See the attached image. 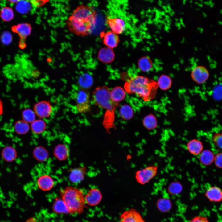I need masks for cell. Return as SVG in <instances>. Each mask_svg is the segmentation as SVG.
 <instances>
[{
  "instance_id": "cell-19",
  "label": "cell",
  "mask_w": 222,
  "mask_h": 222,
  "mask_svg": "<svg viewBox=\"0 0 222 222\" xmlns=\"http://www.w3.org/2000/svg\"><path fill=\"white\" fill-rule=\"evenodd\" d=\"M215 156L213 153L208 150L202 151L199 156L200 162L203 165L208 166L213 162Z\"/></svg>"
},
{
  "instance_id": "cell-29",
  "label": "cell",
  "mask_w": 222,
  "mask_h": 222,
  "mask_svg": "<svg viewBox=\"0 0 222 222\" xmlns=\"http://www.w3.org/2000/svg\"><path fill=\"white\" fill-rule=\"evenodd\" d=\"M79 84L82 88L84 89L89 88L92 85L93 80L92 76L88 74L82 76L79 78Z\"/></svg>"
},
{
  "instance_id": "cell-2",
  "label": "cell",
  "mask_w": 222,
  "mask_h": 222,
  "mask_svg": "<svg viewBox=\"0 0 222 222\" xmlns=\"http://www.w3.org/2000/svg\"><path fill=\"white\" fill-rule=\"evenodd\" d=\"M92 100L94 104L106 109L103 123L106 131L109 132L115 125V111L119 106L118 102L112 100L110 90L105 86L95 89L92 94Z\"/></svg>"
},
{
  "instance_id": "cell-11",
  "label": "cell",
  "mask_w": 222,
  "mask_h": 222,
  "mask_svg": "<svg viewBox=\"0 0 222 222\" xmlns=\"http://www.w3.org/2000/svg\"><path fill=\"white\" fill-rule=\"evenodd\" d=\"M102 195L97 189L93 188L90 189L85 196L86 203L91 206L97 205L101 201Z\"/></svg>"
},
{
  "instance_id": "cell-38",
  "label": "cell",
  "mask_w": 222,
  "mask_h": 222,
  "mask_svg": "<svg viewBox=\"0 0 222 222\" xmlns=\"http://www.w3.org/2000/svg\"><path fill=\"white\" fill-rule=\"evenodd\" d=\"M212 140L214 144L218 148L222 149V133L215 134L213 136Z\"/></svg>"
},
{
  "instance_id": "cell-21",
  "label": "cell",
  "mask_w": 222,
  "mask_h": 222,
  "mask_svg": "<svg viewBox=\"0 0 222 222\" xmlns=\"http://www.w3.org/2000/svg\"><path fill=\"white\" fill-rule=\"evenodd\" d=\"M158 87L163 91L169 89L171 86L172 81L168 76L163 74L158 78L157 82Z\"/></svg>"
},
{
  "instance_id": "cell-17",
  "label": "cell",
  "mask_w": 222,
  "mask_h": 222,
  "mask_svg": "<svg viewBox=\"0 0 222 222\" xmlns=\"http://www.w3.org/2000/svg\"><path fill=\"white\" fill-rule=\"evenodd\" d=\"M98 56L101 61L110 63L114 60L115 55L112 48L107 47L102 48L99 50Z\"/></svg>"
},
{
  "instance_id": "cell-37",
  "label": "cell",
  "mask_w": 222,
  "mask_h": 222,
  "mask_svg": "<svg viewBox=\"0 0 222 222\" xmlns=\"http://www.w3.org/2000/svg\"><path fill=\"white\" fill-rule=\"evenodd\" d=\"M0 39L3 44L8 45L10 44L12 41V35L9 32L5 31L1 34Z\"/></svg>"
},
{
  "instance_id": "cell-31",
  "label": "cell",
  "mask_w": 222,
  "mask_h": 222,
  "mask_svg": "<svg viewBox=\"0 0 222 222\" xmlns=\"http://www.w3.org/2000/svg\"><path fill=\"white\" fill-rule=\"evenodd\" d=\"M31 3L26 0H21L17 3L15 7L16 10L22 14L28 12L31 9Z\"/></svg>"
},
{
  "instance_id": "cell-4",
  "label": "cell",
  "mask_w": 222,
  "mask_h": 222,
  "mask_svg": "<svg viewBox=\"0 0 222 222\" xmlns=\"http://www.w3.org/2000/svg\"><path fill=\"white\" fill-rule=\"evenodd\" d=\"M61 198L68 208L70 214L82 213L86 207L83 191L77 187L68 186L60 191Z\"/></svg>"
},
{
  "instance_id": "cell-12",
  "label": "cell",
  "mask_w": 222,
  "mask_h": 222,
  "mask_svg": "<svg viewBox=\"0 0 222 222\" xmlns=\"http://www.w3.org/2000/svg\"><path fill=\"white\" fill-rule=\"evenodd\" d=\"M120 222H145L140 214L132 209L124 212L120 216Z\"/></svg>"
},
{
  "instance_id": "cell-5",
  "label": "cell",
  "mask_w": 222,
  "mask_h": 222,
  "mask_svg": "<svg viewBox=\"0 0 222 222\" xmlns=\"http://www.w3.org/2000/svg\"><path fill=\"white\" fill-rule=\"evenodd\" d=\"M158 171L157 166L153 165L148 166L136 171V180L140 184H146L157 175Z\"/></svg>"
},
{
  "instance_id": "cell-33",
  "label": "cell",
  "mask_w": 222,
  "mask_h": 222,
  "mask_svg": "<svg viewBox=\"0 0 222 222\" xmlns=\"http://www.w3.org/2000/svg\"><path fill=\"white\" fill-rule=\"evenodd\" d=\"M0 17L5 22H9L12 20L14 17L13 10L10 7H5L2 8L0 13Z\"/></svg>"
},
{
  "instance_id": "cell-8",
  "label": "cell",
  "mask_w": 222,
  "mask_h": 222,
  "mask_svg": "<svg viewBox=\"0 0 222 222\" xmlns=\"http://www.w3.org/2000/svg\"><path fill=\"white\" fill-rule=\"evenodd\" d=\"M191 76L194 81L198 84H201L207 80L209 74L205 67L202 66H197L192 69Z\"/></svg>"
},
{
  "instance_id": "cell-14",
  "label": "cell",
  "mask_w": 222,
  "mask_h": 222,
  "mask_svg": "<svg viewBox=\"0 0 222 222\" xmlns=\"http://www.w3.org/2000/svg\"><path fill=\"white\" fill-rule=\"evenodd\" d=\"M119 42L118 36L112 31L107 32L103 35V43L107 47L112 48L116 47Z\"/></svg>"
},
{
  "instance_id": "cell-20",
  "label": "cell",
  "mask_w": 222,
  "mask_h": 222,
  "mask_svg": "<svg viewBox=\"0 0 222 222\" xmlns=\"http://www.w3.org/2000/svg\"><path fill=\"white\" fill-rule=\"evenodd\" d=\"M144 126L148 130H152L157 127L158 121L156 117L152 113L146 115L143 120Z\"/></svg>"
},
{
  "instance_id": "cell-27",
  "label": "cell",
  "mask_w": 222,
  "mask_h": 222,
  "mask_svg": "<svg viewBox=\"0 0 222 222\" xmlns=\"http://www.w3.org/2000/svg\"><path fill=\"white\" fill-rule=\"evenodd\" d=\"M183 186L179 182L175 181L171 182L168 185L167 191L171 195H178L181 193L183 190Z\"/></svg>"
},
{
  "instance_id": "cell-41",
  "label": "cell",
  "mask_w": 222,
  "mask_h": 222,
  "mask_svg": "<svg viewBox=\"0 0 222 222\" xmlns=\"http://www.w3.org/2000/svg\"><path fill=\"white\" fill-rule=\"evenodd\" d=\"M189 222H209L208 219L204 217L197 216L194 218Z\"/></svg>"
},
{
  "instance_id": "cell-35",
  "label": "cell",
  "mask_w": 222,
  "mask_h": 222,
  "mask_svg": "<svg viewBox=\"0 0 222 222\" xmlns=\"http://www.w3.org/2000/svg\"><path fill=\"white\" fill-rule=\"evenodd\" d=\"M35 157L39 161L45 160L47 156V151L43 148L38 147L35 148L34 152Z\"/></svg>"
},
{
  "instance_id": "cell-1",
  "label": "cell",
  "mask_w": 222,
  "mask_h": 222,
  "mask_svg": "<svg viewBox=\"0 0 222 222\" xmlns=\"http://www.w3.org/2000/svg\"><path fill=\"white\" fill-rule=\"evenodd\" d=\"M97 13L91 6L81 5L73 12L66 21L69 31L79 36L90 34L95 24Z\"/></svg>"
},
{
  "instance_id": "cell-28",
  "label": "cell",
  "mask_w": 222,
  "mask_h": 222,
  "mask_svg": "<svg viewBox=\"0 0 222 222\" xmlns=\"http://www.w3.org/2000/svg\"><path fill=\"white\" fill-rule=\"evenodd\" d=\"M119 114L124 119L129 120L132 118L134 114L132 108L128 105H124L121 108Z\"/></svg>"
},
{
  "instance_id": "cell-3",
  "label": "cell",
  "mask_w": 222,
  "mask_h": 222,
  "mask_svg": "<svg viewBox=\"0 0 222 222\" xmlns=\"http://www.w3.org/2000/svg\"><path fill=\"white\" fill-rule=\"evenodd\" d=\"M124 87L127 93L135 94L146 102L154 98L158 88L156 82L140 76L131 78L125 83Z\"/></svg>"
},
{
  "instance_id": "cell-43",
  "label": "cell",
  "mask_w": 222,
  "mask_h": 222,
  "mask_svg": "<svg viewBox=\"0 0 222 222\" xmlns=\"http://www.w3.org/2000/svg\"><path fill=\"white\" fill-rule=\"evenodd\" d=\"M3 104L2 101L0 100V115H1L3 113Z\"/></svg>"
},
{
  "instance_id": "cell-40",
  "label": "cell",
  "mask_w": 222,
  "mask_h": 222,
  "mask_svg": "<svg viewBox=\"0 0 222 222\" xmlns=\"http://www.w3.org/2000/svg\"><path fill=\"white\" fill-rule=\"evenodd\" d=\"M215 163L219 168H222V153L218 154L215 157Z\"/></svg>"
},
{
  "instance_id": "cell-39",
  "label": "cell",
  "mask_w": 222,
  "mask_h": 222,
  "mask_svg": "<svg viewBox=\"0 0 222 222\" xmlns=\"http://www.w3.org/2000/svg\"><path fill=\"white\" fill-rule=\"evenodd\" d=\"M35 7H40L48 2L49 0H26Z\"/></svg>"
},
{
  "instance_id": "cell-30",
  "label": "cell",
  "mask_w": 222,
  "mask_h": 222,
  "mask_svg": "<svg viewBox=\"0 0 222 222\" xmlns=\"http://www.w3.org/2000/svg\"><path fill=\"white\" fill-rule=\"evenodd\" d=\"M2 156L5 160L11 161L15 158L16 153L14 148L10 146H7L3 149Z\"/></svg>"
},
{
  "instance_id": "cell-13",
  "label": "cell",
  "mask_w": 222,
  "mask_h": 222,
  "mask_svg": "<svg viewBox=\"0 0 222 222\" xmlns=\"http://www.w3.org/2000/svg\"><path fill=\"white\" fill-rule=\"evenodd\" d=\"M38 187L43 191H48L54 186V181L52 178L47 175H43L39 176L37 180Z\"/></svg>"
},
{
  "instance_id": "cell-32",
  "label": "cell",
  "mask_w": 222,
  "mask_h": 222,
  "mask_svg": "<svg viewBox=\"0 0 222 222\" xmlns=\"http://www.w3.org/2000/svg\"><path fill=\"white\" fill-rule=\"evenodd\" d=\"M29 127L28 123L24 120L18 121L14 125L15 132L19 134H23L29 131Z\"/></svg>"
},
{
  "instance_id": "cell-36",
  "label": "cell",
  "mask_w": 222,
  "mask_h": 222,
  "mask_svg": "<svg viewBox=\"0 0 222 222\" xmlns=\"http://www.w3.org/2000/svg\"><path fill=\"white\" fill-rule=\"evenodd\" d=\"M22 115L23 120L27 123L32 122L35 121V114L30 109H27L24 110L22 113Z\"/></svg>"
},
{
  "instance_id": "cell-34",
  "label": "cell",
  "mask_w": 222,
  "mask_h": 222,
  "mask_svg": "<svg viewBox=\"0 0 222 222\" xmlns=\"http://www.w3.org/2000/svg\"><path fill=\"white\" fill-rule=\"evenodd\" d=\"M46 127L44 121L41 120L34 121L32 122L31 125L32 131L36 134L42 133L46 128Z\"/></svg>"
},
{
  "instance_id": "cell-44",
  "label": "cell",
  "mask_w": 222,
  "mask_h": 222,
  "mask_svg": "<svg viewBox=\"0 0 222 222\" xmlns=\"http://www.w3.org/2000/svg\"><path fill=\"white\" fill-rule=\"evenodd\" d=\"M9 2L12 3H17L21 0H7Z\"/></svg>"
},
{
  "instance_id": "cell-15",
  "label": "cell",
  "mask_w": 222,
  "mask_h": 222,
  "mask_svg": "<svg viewBox=\"0 0 222 222\" xmlns=\"http://www.w3.org/2000/svg\"><path fill=\"white\" fill-rule=\"evenodd\" d=\"M205 195L210 201L220 202L222 200V191L217 187H209L206 190Z\"/></svg>"
},
{
  "instance_id": "cell-23",
  "label": "cell",
  "mask_w": 222,
  "mask_h": 222,
  "mask_svg": "<svg viewBox=\"0 0 222 222\" xmlns=\"http://www.w3.org/2000/svg\"><path fill=\"white\" fill-rule=\"evenodd\" d=\"M54 155L60 160H65L69 155V150L67 146L64 144L57 145L54 149Z\"/></svg>"
},
{
  "instance_id": "cell-7",
  "label": "cell",
  "mask_w": 222,
  "mask_h": 222,
  "mask_svg": "<svg viewBox=\"0 0 222 222\" xmlns=\"http://www.w3.org/2000/svg\"><path fill=\"white\" fill-rule=\"evenodd\" d=\"M74 98L76 103V108L80 113H85L90 109V97L88 92L83 90L76 91Z\"/></svg>"
},
{
  "instance_id": "cell-10",
  "label": "cell",
  "mask_w": 222,
  "mask_h": 222,
  "mask_svg": "<svg viewBox=\"0 0 222 222\" xmlns=\"http://www.w3.org/2000/svg\"><path fill=\"white\" fill-rule=\"evenodd\" d=\"M34 109L36 114L40 118H45L52 113V108L50 104L46 101H42L36 104Z\"/></svg>"
},
{
  "instance_id": "cell-24",
  "label": "cell",
  "mask_w": 222,
  "mask_h": 222,
  "mask_svg": "<svg viewBox=\"0 0 222 222\" xmlns=\"http://www.w3.org/2000/svg\"><path fill=\"white\" fill-rule=\"evenodd\" d=\"M110 94L112 100L116 102L121 101L125 96V92L123 88L118 86L114 88L111 90Z\"/></svg>"
},
{
  "instance_id": "cell-22",
  "label": "cell",
  "mask_w": 222,
  "mask_h": 222,
  "mask_svg": "<svg viewBox=\"0 0 222 222\" xmlns=\"http://www.w3.org/2000/svg\"><path fill=\"white\" fill-rule=\"evenodd\" d=\"M52 209L54 212L57 213H70L68 208L61 198L56 199L53 204Z\"/></svg>"
},
{
  "instance_id": "cell-42",
  "label": "cell",
  "mask_w": 222,
  "mask_h": 222,
  "mask_svg": "<svg viewBox=\"0 0 222 222\" xmlns=\"http://www.w3.org/2000/svg\"><path fill=\"white\" fill-rule=\"evenodd\" d=\"M25 222H36V220L35 218L31 217L28 219Z\"/></svg>"
},
{
  "instance_id": "cell-26",
  "label": "cell",
  "mask_w": 222,
  "mask_h": 222,
  "mask_svg": "<svg viewBox=\"0 0 222 222\" xmlns=\"http://www.w3.org/2000/svg\"><path fill=\"white\" fill-rule=\"evenodd\" d=\"M157 205L158 209L162 212H167L172 208L171 200L166 198H162L157 201Z\"/></svg>"
},
{
  "instance_id": "cell-18",
  "label": "cell",
  "mask_w": 222,
  "mask_h": 222,
  "mask_svg": "<svg viewBox=\"0 0 222 222\" xmlns=\"http://www.w3.org/2000/svg\"><path fill=\"white\" fill-rule=\"evenodd\" d=\"M86 172V169L84 167L74 169L70 172L69 179L74 183H79L83 180Z\"/></svg>"
},
{
  "instance_id": "cell-16",
  "label": "cell",
  "mask_w": 222,
  "mask_h": 222,
  "mask_svg": "<svg viewBox=\"0 0 222 222\" xmlns=\"http://www.w3.org/2000/svg\"><path fill=\"white\" fill-rule=\"evenodd\" d=\"M186 146L189 153L194 156L199 154L202 152L203 148V145L201 142L195 139L190 140L187 143Z\"/></svg>"
},
{
  "instance_id": "cell-9",
  "label": "cell",
  "mask_w": 222,
  "mask_h": 222,
  "mask_svg": "<svg viewBox=\"0 0 222 222\" xmlns=\"http://www.w3.org/2000/svg\"><path fill=\"white\" fill-rule=\"evenodd\" d=\"M106 23L112 31L117 34L122 33L125 30V22L119 18L107 17Z\"/></svg>"
},
{
  "instance_id": "cell-6",
  "label": "cell",
  "mask_w": 222,
  "mask_h": 222,
  "mask_svg": "<svg viewBox=\"0 0 222 222\" xmlns=\"http://www.w3.org/2000/svg\"><path fill=\"white\" fill-rule=\"evenodd\" d=\"M11 29L12 31L17 34L20 38L19 47L22 49H24L26 47V39L31 32V24L27 23H21L13 26Z\"/></svg>"
},
{
  "instance_id": "cell-25",
  "label": "cell",
  "mask_w": 222,
  "mask_h": 222,
  "mask_svg": "<svg viewBox=\"0 0 222 222\" xmlns=\"http://www.w3.org/2000/svg\"><path fill=\"white\" fill-rule=\"evenodd\" d=\"M138 66L142 71L147 72L152 68L153 63L150 59L148 57L144 56L138 60Z\"/></svg>"
}]
</instances>
